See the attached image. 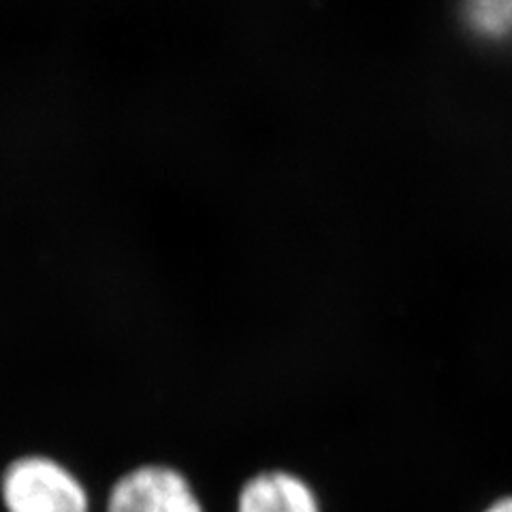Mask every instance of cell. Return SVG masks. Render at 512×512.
Wrapping results in <instances>:
<instances>
[{
  "mask_svg": "<svg viewBox=\"0 0 512 512\" xmlns=\"http://www.w3.org/2000/svg\"><path fill=\"white\" fill-rule=\"evenodd\" d=\"M485 512H512V498L498 500L495 504H491Z\"/></svg>",
  "mask_w": 512,
  "mask_h": 512,
  "instance_id": "5b68a950",
  "label": "cell"
},
{
  "mask_svg": "<svg viewBox=\"0 0 512 512\" xmlns=\"http://www.w3.org/2000/svg\"><path fill=\"white\" fill-rule=\"evenodd\" d=\"M107 512H203L188 480L165 466L124 474L109 493Z\"/></svg>",
  "mask_w": 512,
  "mask_h": 512,
  "instance_id": "7a4b0ae2",
  "label": "cell"
},
{
  "mask_svg": "<svg viewBox=\"0 0 512 512\" xmlns=\"http://www.w3.org/2000/svg\"><path fill=\"white\" fill-rule=\"evenodd\" d=\"M3 500L9 512H90L84 485L47 457L11 463L3 478Z\"/></svg>",
  "mask_w": 512,
  "mask_h": 512,
  "instance_id": "6da1fadb",
  "label": "cell"
},
{
  "mask_svg": "<svg viewBox=\"0 0 512 512\" xmlns=\"http://www.w3.org/2000/svg\"><path fill=\"white\" fill-rule=\"evenodd\" d=\"M237 512H320V506L306 480L271 470L248 480L239 493Z\"/></svg>",
  "mask_w": 512,
  "mask_h": 512,
  "instance_id": "3957f363",
  "label": "cell"
},
{
  "mask_svg": "<svg viewBox=\"0 0 512 512\" xmlns=\"http://www.w3.org/2000/svg\"><path fill=\"white\" fill-rule=\"evenodd\" d=\"M463 15L480 37L500 39L512 32V0H466Z\"/></svg>",
  "mask_w": 512,
  "mask_h": 512,
  "instance_id": "277c9868",
  "label": "cell"
}]
</instances>
